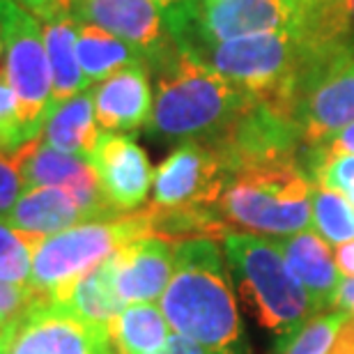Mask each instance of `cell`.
I'll list each match as a JSON object with an SVG mask.
<instances>
[{"mask_svg":"<svg viewBox=\"0 0 354 354\" xmlns=\"http://www.w3.org/2000/svg\"><path fill=\"white\" fill-rule=\"evenodd\" d=\"M159 308L175 334L218 354H251L230 269L216 239H177L173 276Z\"/></svg>","mask_w":354,"mask_h":354,"instance_id":"obj_1","label":"cell"},{"mask_svg":"<svg viewBox=\"0 0 354 354\" xmlns=\"http://www.w3.org/2000/svg\"><path fill=\"white\" fill-rule=\"evenodd\" d=\"M154 76V104L145 131L166 143H209L235 122L251 99L182 46Z\"/></svg>","mask_w":354,"mask_h":354,"instance_id":"obj_2","label":"cell"},{"mask_svg":"<svg viewBox=\"0 0 354 354\" xmlns=\"http://www.w3.org/2000/svg\"><path fill=\"white\" fill-rule=\"evenodd\" d=\"M313 187L297 161L249 166L230 175L214 212L228 230L290 237L313 225Z\"/></svg>","mask_w":354,"mask_h":354,"instance_id":"obj_3","label":"cell"},{"mask_svg":"<svg viewBox=\"0 0 354 354\" xmlns=\"http://www.w3.org/2000/svg\"><path fill=\"white\" fill-rule=\"evenodd\" d=\"M221 244L239 297L276 343L292 336L317 313L306 288L290 272L276 239L230 230Z\"/></svg>","mask_w":354,"mask_h":354,"instance_id":"obj_4","label":"cell"},{"mask_svg":"<svg viewBox=\"0 0 354 354\" xmlns=\"http://www.w3.org/2000/svg\"><path fill=\"white\" fill-rule=\"evenodd\" d=\"M182 48L244 95L279 106L288 115L304 76L320 65V60L292 30Z\"/></svg>","mask_w":354,"mask_h":354,"instance_id":"obj_5","label":"cell"},{"mask_svg":"<svg viewBox=\"0 0 354 354\" xmlns=\"http://www.w3.org/2000/svg\"><path fill=\"white\" fill-rule=\"evenodd\" d=\"M152 232L154 212L147 207L131 214L86 221L48 235L39 239L32 251L30 286L35 292L44 297L58 295L74 281H79L83 274H88L92 267L115 256L122 246Z\"/></svg>","mask_w":354,"mask_h":354,"instance_id":"obj_6","label":"cell"},{"mask_svg":"<svg viewBox=\"0 0 354 354\" xmlns=\"http://www.w3.org/2000/svg\"><path fill=\"white\" fill-rule=\"evenodd\" d=\"M0 39L3 72L19 97L21 122L32 143L53 111V79L39 19L17 0H0Z\"/></svg>","mask_w":354,"mask_h":354,"instance_id":"obj_7","label":"cell"},{"mask_svg":"<svg viewBox=\"0 0 354 354\" xmlns=\"http://www.w3.org/2000/svg\"><path fill=\"white\" fill-rule=\"evenodd\" d=\"M230 171L207 140H184L161 161L152 182V209L182 212L212 209L221 198Z\"/></svg>","mask_w":354,"mask_h":354,"instance_id":"obj_8","label":"cell"},{"mask_svg":"<svg viewBox=\"0 0 354 354\" xmlns=\"http://www.w3.org/2000/svg\"><path fill=\"white\" fill-rule=\"evenodd\" d=\"M290 118L308 152L350 127L354 122V55L320 62L310 69L295 92Z\"/></svg>","mask_w":354,"mask_h":354,"instance_id":"obj_9","label":"cell"},{"mask_svg":"<svg viewBox=\"0 0 354 354\" xmlns=\"http://www.w3.org/2000/svg\"><path fill=\"white\" fill-rule=\"evenodd\" d=\"M5 354H118L109 329L97 327L37 292L14 322Z\"/></svg>","mask_w":354,"mask_h":354,"instance_id":"obj_10","label":"cell"},{"mask_svg":"<svg viewBox=\"0 0 354 354\" xmlns=\"http://www.w3.org/2000/svg\"><path fill=\"white\" fill-rule=\"evenodd\" d=\"M69 10L83 24L99 26L127 41L152 74L180 51L166 17L152 0H72Z\"/></svg>","mask_w":354,"mask_h":354,"instance_id":"obj_11","label":"cell"},{"mask_svg":"<svg viewBox=\"0 0 354 354\" xmlns=\"http://www.w3.org/2000/svg\"><path fill=\"white\" fill-rule=\"evenodd\" d=\"M295 14L283 0H214L196 7L187 32L177 44H218L265 32L292 30Z\"/></svg>","mask_w":354,"mask_h":354,"instance_id":"obj_12","label":"cell"},{"mask_svg":"<svg viewBox=\"0 0 354 354\" xmlns=\"http://www.w3.org/2000/svg\"><path fill=\"white\" fill-rule=\"evenodd\" d=\"M88 161L104 198L118 214H131L143 207L152 191L154 171L131 133L102 131Z\"/></svg>","mask_w":354,"mask_h":354,"instance_id":"obj_13","label":"cell"},{"mask_svg":"<svg viewBox=\"0 0 354 354\" xmlns=\"http://www.w3.org/2000/svg\"><path fill=\"white\" fill-rule=\"evenodd\" d=\"M14 157L19 161L26 189L28 187L65 189L86 209L90 221L120 216L104 198L102 189H99L97 175L92 171L88 159L53 150V147L41 143L39 138H35L32 143L21 147Z\"/></svg>","mask_w":354,"mask_h":354,"instance_id":"obj_14","label":"cell"},{"mask_svg":"<svg viewBox=\"0 0 354 354\" xmlns=\"http://www.w3.org/2000/svg\"><path fill=\"white\" fill-rule=\"evenodd\" d=\"M175 242L161 235H145L122 246L113 256V286L124 304H154L171 283Z\"/></svg>","mask_w":354,"mask_h":354,"instance_id":"obj_15","label":"cell"},{"mask_svg":"<svg viewBox=\"0 0 354 354\" xmlns=\"http://www.w3.org/2000/svg\"><path fill=\"white\" fill-rule=\"evenodd\" d=\"M147 65H131L92 86L95 118L102 131L136 133L152 115L154 88Z\"/></svg>","mask_w":354,"mask_h":354,"instance_id":"obj_16","label":"cell"},{"mask_svg":"<svg viewBox=\"0 0 354 354\" xmlns=\"http://www.w3.org/2000/svg\"><path fill=\"white\" fill-rule=\"evenodd\" d=\"M286 263L310 297L317 313L334 310V299L343 276L338 274L331 249L315 230L276 239Z\"/></svg>","mask_w":354,"mask_h":354,"instance_id":"obj_17","label":"cell"},{"mask_svg":"<svg viewBox=\"0 0 354 354\" xmlns=\"http://www.w3.org/2000/svg\"><path fill=\"white\" fill-rule=\"evenodd\" d=\"M86 221H90V216L76 198L55 187H28L3 218L10 228L39 239Z\"/></svg>","mask_w":354,"mask_h":354,"instance_id":"obj_18","label":"cell"},{"mask_svg":"<svg viewBox=\"0 0 354 354\" xmlns=\"http://www.w3.org/2000/svg\"><path fill=\"white\" fill-rule=\"evenodd\" d=\"M41 32H44V46L48 55L53 79V106L72 99L92 86L81 72L79 58H76V37H79V19L72 10L55 12L53 17L41 19Z\"/></svg>","mask_w":354,"mask_h":354,"instance_id":"obj_19","label":"cell"},{"mask_svg":"<svg viewBox=\"0 0 354 354\" xmlns=\"http://www.w3.org/2000/svg\"><path fill=\"white\" fill-rule=\"evenodd\" d=\"M102 129L95 118V102H92V88L81 92L67 102L53 106L39 140L53 150L76 154L88 159L95 150Z\"/></svg>","mask_w":354,"mask_h":354,"instance_id":"obj_20","label":"cell"},{"mask_svg":"<svg viewBox=\"0 0 354 354\" xmlns=\"http://www.w3.org/2000/svg\"><path fill=\"white\" fill-rule=\"evenodd\" d=\"M48 299L65 304L69 310H74L83 320L109 329L111 320L124 306L115 292V286H113V256L104 260L102 265L92 267L79 281H74L69 288L48 297Z\"/></svg>","mask_w":354,"mask_h":354,"instance_id":"obj_21","label":"cell"},{"mask_svg":"<svg viewBox=\"0 0 354 354\" xmlns=\"http://www.w3.org/2000/svg\"><path fill=\"white\" fill-rule=\"evenodd\" d=\"M118 354H157L171 338V324L154 304H127L109 324Z\"/></svg>","mask_w":354,"mask_h":354,"instance_id":"obj_22","label":"cell"},{"mask_svg":"<svg viewBox=\"0 0 354 354\" xmlns=\"http://www.w3.org/2000/svg\"><path fill=\"white\" fill-rule=\"evenodd\" d=\"M76 58H79L81 72L90 86L106 81L109 76L118 74L120 69L131 65H145L140 55L118 39L115 35L92 24L79 21V37H76Z\"/></svg>","mask_w":354,"mask_h":354,"instance_id":"obj_23","label":"cell"},{"mask_svg":"<svg viewBox=\"0 0 354 354\" xmlns=\"http://www.w3.org/2000/svg\"><path fill=\"white\" fill-rule=\"evenodd\" d=\"M310 207H313V228L327 244L338 246L354 239V205L348 194L315 184Z\"/></svg>","mask_w":354,"mask_h":354,"instance_id":"obj_24","label":"cell"},{"mask_svg":"<svg viewBox=\"0 0 354 354\" xmlns=\"http://www.w3.org/2000/svg\"><path fill=\"white\" fill-rule=\"evenodd\" d=\"M345 310H324L304 322L292 336L276 343L274 354H329L331 343L345 320Z\"/></svg>","mask_w":354,"mask_h":354,"instance_id":"obj_25","label":"cell"},{"mask_svg":"<svg viewBox=\"0 0 354 354\" xmlns=\"http://www.w3.org/2000/svg\"><path fill=\"white\" fill-rule=\"evenodd\" d=\"M39 237L26 235L0 221V281L30 283L32 251Z\"/></svg>","mask_w":354,"mask_h":354,"instance_id":"obj_26","label":"cell"},{"mask_svg":"<svg viewBox=\"0 0 354 354\" xmlns=\"http://www.w3.org/2000/svg\"><path fill=\"white\" fill-rule=\"evenodd\" d=\"M26 145L28 138L24 131V122H21L19 97L7 81L3 67H0V152L17 154Z\"/></svg>","mask_w":354,"mask_h":354,"instance_id":"obj_27","label":"cell"},{"mask_svg":"<svg viewBox=\"0 0 354 354\" xmlns=\"http://www.w3.org/2000/svg\"><path fill=\"white\" fill-rule=\"evenodd\" d=\"M310 177H313L315 184L350 194L354 189V154H343V157L320 161V164L313 166Z\"/></svg>","mask_w":354,"mask_h":354,"instance_id":"obj_28","label":"cell"},{"mask_svg":"<svg viewBox=\"0 0 354 354\" xmlns=\"http://www.w3.org/2000/svg\"><path fill=\"white\" fill-rule=\"evenodd\" d=\"M26 191L24 175H21L19 161L14 154L0 152V221L7 216V212L14 207L19 196Z\"/></svg>","mask_w":354,"mask_h":354,"instance_id":"obj_29","label":"cell"},{"mask_svg":"<svg viewBox=\"0 0 354 354\" xmlns=\"http://www.w3.org/2000/svg\"><path fill=\"white\" fill-rule=\"evenodd\" d=\"M37 299V292L30 283H7L0 281V324L14 322L30 304Z\"/></svg>","mask_w":354,"mask_h":354,"instance_id":"obj_30","label":"cell"},{"mask_svg":"<svg viewBox=\"0 0 354 354\" xmlns=\"http://www.w3.org/2000/svg\"><path fill=\"white\" fill-rule=\"evenodd\" d=\"M343 154H354V122L350 127H345L341 133H336L334 138H329L327 143H322L320 147L310 150L306 154V173L310 175L315 164H320L324 159L331 157H343Z\"/></svg>","mask_w":354,"mask_h":354,"instance_id":"obj_31","label":"cell"},{"mask_svg":"<svg viewBox=\"0 0 354 354\" xmlns=\"http://www.w3.org/2000/svg\"><path fill=\"white\" fill-rule=\"evenodd\" d=\"M152 3L161 10L173 37L180 41V37L187 32L191 19H194V14H196V7H198L196 0H152Z\"/></svg>","mask_w":354,"mask_h":354,"instance_id":"obj_32","label":"cell"},{"mask_svg":"<svg viewBox=\"0 0 354 354\" xmlns=\"http://www.w3.org/2000/svg\"><path fill=\"white\" fill-rule=\"evenodd\" d=\"M157 354H218V352L205 348V345L191 341V338H184L180 334H171L168 343Z\"/></svg>","mask_w":354,"mask_h":354,"instance_id":"obj_33","label":"cell"},{"mask_svg":"<svg viewBox=\"0 0 354 354\" xmlns=\"http://www.w3.org/2000/svg\"><path fill=\"white\" fill-rule=\"evenodd\" d=\"M17 3L21 7H26L32 17H37L41 21V19H48V17H53L55 12L69 7L72 5V0H17Z\"/></svg>","mask_w":354,"mask_h":354,"instance_id":"obj_34","label":"cell"},{"mask_svg":"<svg viewBox=\"0 0 354 354\" xmlns=\"http://www.w3.org/2000/svg\"><path fill=\"white\" fill-rule=\"evenodd\" d=\"M329 354H354V315H345Z\"/></svg>","mask_w":354,"mask_h":354,"instance_id":"obj_35","label":"cell"},{"mask_svg":"<svg viewBox=\"0 0 354 354\" xmlns=\"http://www.w3.org/2000/svg\"><path fill=\"white\" fill-rule=\"evenodd\" d=\"M334 260H336V269L343 279H354V239L350 242H343L334 246Z\"/></svg>","mask_w":354,"mask_h":354,"instance_id":"obj_36","label":"cell"},{"mask_svg":"<svg viewBox=\"0 0 354 354\" xmlns=\"http://www.w3.org/2000/svg\"><path fill=\"white\" fill-rule=\"evenodd\" d=\"M334 308L345 310L348 315H354V279L341 281L338 292H336V299H334Z\"/></svg>","mask_w":354,"mask_h":354,"instance_id":"obj_37","label":"cell"},{"mask_svg":"<svg viewBox=\"0 0 354 354\" xmlns=\"http://www.w3.org/2000/svg\"><path fill=\"white\" fill-rule=\"evenodd\" d=\"M341 3L343 21H345V30H348V46L350 53L354 55V0H338Z\"/></svg>","mask_w":354,"mask_h":354,"instance_id":"obj_38","label":"cell"},{"mask_svg":"<svg viewBox=\"0 0 354 354\" xmlns=\"http://www.w3.org/2000/svg\"><path fill=\"white\" fill-rule=\"evenodd\" d=\"M19 320V317H17ZM14 320V322H17ZM14 322H7V324H0V354H5L7 350V343H10V336H12V327Z\"/></svg>","mask_w":354,"mask_h":354,"instance_id":"obj_39","label":"cell"},{"mask_svg":"<svg viewBox=\"0 0 354 354\" xmlns=\"http://www.w3.org/2000/svg\"><path fill=\"white\" fill-rule=\"evenodd\" d=\"M283 3H286V5L290 7V10H292V14H295L297 10H299V7H304L306 3H310V0H283Z\"/></svg>","mask_w":354,"mask_h":354,"instance_id":"obj_40","label":"cell"},{"mask_svg":"<svg viewBox=\"0 0 354 354\" xmlns=\"http://www.w3.org/2000/svg\"><path fill=\"white\" fill-rule=\"evenodd\" d=\"M3 53H5L3 51V39H0V65H3Z\"/></svg>","mask_w":354,"mask_h":354,"instance_id":"obj_41","label":"cell"},{"mask_svg":"<svg viewBox=\"0 0 354 354\" xmlns=\"http://www.w3.org/2000/svg\"><path fill=\"white\" fill-rule=\"evenodd\" d=\"M203 3H214V0H196V5H203Z\"/></svg>","mask_w":354,"mask_h":354,"instance_id":"obj_42","label":"cell"},{"mask_svg":"<svg viewBox=\"0 0 354 354\" xmlns=\"http://www.w3.org/2000/svg\"><path fill=\"white\" fill-rule=\"evenodd\" d=\"M348 198H350V201H352V205H354V189H352L350 194H348Z\"/></svg>","mask_w":354,"mask_h":354,"instance_id":"obj_43","label":"cell"}]
</instances>
